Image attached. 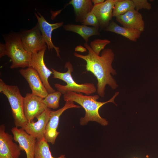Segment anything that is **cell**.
I'll return each mask as SVG.
<instances>
[{
    "instance_id": "cell-21",
    "label": "cell",
    "mask_w": 158,
    "mask_h": 158,
    "mask_svg": "<svg viewBox=\"0 0 158 158\" xmlns=\"http://www.w3.org/2000/svg\"><path fill=\"white\" fill-rule=\"evenodd\" d=\"M65 68L68 69L67 71L65 73H62L56 71L54 68H51L53 72V78L61 80L67 83L68 85H73L78 84L73 79L71 73L73 71L72 65L70 61L66 62L65 65Z\"/></svg>"
},
{
    "instance_id": "cell-29",
    "label": "cell",
    "mask_w": 158,
    "mask_h": 158,
    "mask_svg": "<svg viewBox=\"0 0 158 158\" xmlns=\"http://www.w3.org/2000/svg\"><path fill=\"white\" fill-rule=\"evenodd\" d=\"M104 0H92L91 1L92 3H93L94 5L102 3H103L104 1Z\"/></svg>"
},
{
    "instance_id": "cell-26",
    "label": "cell",
    "mask_w": 158,
    "mask_h": 158,
    "mask_svg": "<svg viewBox=\"0 0 158 158\" xmlns=\"http://www.w3.org/2000/svg\"><path fill=\"white\" fill-rule=\"evenodd\" d=\"M135 6V9L137 11L142 9L148 10L152 8L151 4L147 0H132Z\"/></svg>"
},
{
    "instance_id": "cell-16",
    "label": "cell",
    "mask_w": 158,
    "mask_h": 158,
    "mask_svg": "<svg viewBox=\"0 0 158 158\" xmlns=\"http://www.w3.org/2000/svg\"><path fill=\"white\" fill-rule=\"evenodd\" d=\"M68 4L73 7L76 21L82 23L91 12L94 6L90 0H71L67 5Z\"/></svg>"
},
{
    "instance_id": "cell-27",
    "label": "cell",
    "mask_w": 158,
    "mask_h": 158,
    "mask_svg": "<svg viewBox=\"0 0 158 158\" xmlns=\"http://www.w3.org/2000/svg\"><path fill=\"white\" fill-rule=\"evenodd\" d=\"M6 48L5 44L0 43V57L6 55Z\"/></svg>"
},
{
    "instance_id": "cell-25",
    "label": "cell",
    "mask_w": 158,
    "mask_h": 158,
    "mask_svg": "<svg viewBox=\"0 0 158 158\" xmlns=\"http://www.w3.org/2000/svg\"><path fill=\"white\" fill-rule=\"evenodd\" d=\"M82 24L85 25H91L93 27L100 28L99 21L95 15L92 11L86 16Z\"/></svg>"
},
{
    "instance_id": "cell-30",
    "label": "cell",
    "mask_w": 158,
    "mask_h": 158,
    "mask_svg": "<svg viewBox=\"0 0 158 158\" xmlns=\"http://www.w3.org/2000/svg\"></svg>"
},
{
    "instance_id": "cell-8",
    "label": "cell",
    "mask_w": 158,
    "mask_h": 158,
    "mask_svg": "<svg viewBox=\"0 0 158 158\" xmlns=\"http://www.w3.org/2000/svg\"><path fill=\"white\" fill-rule=\"evenodd\" d=\"M43 98L32 93H26L24 98L23 110L28 122L42 114L47 108L43 102Z\"/></svg>"
},
{
    "instance_id": "cell-24",
    "label": "cell",
    "mask_w": 158,
    "mask_h": 158,
    "mask_svg": "<svg viewBox=\"0 0 158 158\" xmlns=\"http://www.w3.org/2000/svg\"><path fill=\"white\" fill-rule=\"evenodd\" d=\"M110 42L111 41L108 39H97L91 42L90 46L97 54L99 55L100 51Z\"/></svg>"
},
{
    "instance_id": "cell-23",
    "label": "cell",
    "mask_w": 158,
    "mask_h": 158,
    "mask_svg": "<svg viewBox=\"0 0 158 158\" xmlns=\"http://www.w3.org/2000/svg\"><path fill=\"white\" fill-rule=\"evenodd\" d=\"M61 94L60 92L58 91L48 93L43 98V102L48 108L50 109H57L59 106V101Z\"/></svg>"
},
{
    "instance_id": "cell-11",
    "label": "cell",
    "mask_w": 158,
    "mask_h": 158,
    "mask_svg": "<svg viewBox=\"0 0 158 158\" xmlns=\"http://www.w3.org/2000/svg\"><path fill=\"white\" fill-rule=\"evenodd\" d=\"M51 111L50 109L47 108L36 117L37 121L28 122L21 128L27 133L35 138L37 140L44 138L46 126L49 120Z\"/></svg>"
},
{
    "instance_id": "cell-12",
    "label": "cell",
    "mask_w": 158,
    "mask_h": 158,
    "mask_svg": "<svg viewBox=\"0 0 158 158\" xmlns=\"http://www.w3.org/2000/svg\"><path fill=\"white\" fill-rule=\"evenodd\" d=\"M11 130L14 140L19 143L22 150L25 151L26 158H34L36 138L27 133L21 128L15 126Z\"/></svg>"
},
{
    "instance_id": "cell-5",
    "label": "cell",
    "mask_w": 158,
    "mask_h": 158,
    "mask_svg": "<svg viewBox=\"0 0 158 158\" xmlns=\"http://www.w3.org/2000/svg\"><path fill=\"white\" fill-rule=\"evenodd\" d=\"M23 46L31 55L46 49L47 45L37 23L32 29L20 33Z\"/></svg>"
},
{
    "instance_id": "cell-28",
    "label": "cell",
    "mask_w": 158,
    "mask_h": 158,
    "mask_svg": "<svg viewBox=\"0 0 158 158\" xmlns=\"http://www.w3.org/2000/svg\"><path fill=\"white\" fill-rule=\"evenodd\" d=\"M75 49V51L81 52L86 51L87 50L85 47H84L80 45L77 46Z\"/></svg>"
},
{
    "instance_id": "cell-15",
    "label": "cell",
    "mask_w": 158,
    "mask_h": 158,
    "mask_svg": "<svg viewBox=\"0 0 158 158\" xmlns=\"http://www.w3.org/2000/svg\"><path fill=\"white\" fill-rule=\"evenodd\" d=\"M116 18V21L123 26L135 29L141 32L144 30L145 23L142 16L135 9Z\"/></svg>"
},
{
    "instance_id": "cell-20",
    "label": "cell",
    "mask_w": 158,
    "mask_h": 158,
    "mask_svg": "<svg viewBox=\"0 0 158 158\" xmlns=\"http://www.w3.org/2000/svg\"><path fill=\"white\" fill-rule=\"evenodd\" d=\"M49 147L44 138L36 139L34 158H66L64 154H62L57 158L54 157L51 154Z\"/></svg>"
},
{
    "instance_id": "cell-3",
    "label": "cell",
    "mask_w": 158,
    "mask_h": 158,
    "mask_svg": "<svg viewBox=\"0 0 158 158\" xmlns=\"http://www.w3.org/2000/svg\"><path fill=\"white\" fill-rule=\"evenodd\" d=\"M6 55L12 61L11 68L30 66L32 55L26 51L22 44L20 33H11L4 37Z\"/></svg>"
},
{
    "instance_id": "cell-4",
    "label": "cell",
    "mask_w": 158,
    "mask_h": 158,
    "mask_svg": "<svg viewBox=\"0 0 158 158\" xmlns=\"http://www.w3.org/2000/svg\"><path fill=\"white\" fill-rule=\"evenodd\" d=\"M0 92L7 97L10 104L16 127L22 128L28 123L23 110L24 97L21 94L18 87L7 85L0 79Z\"/></svg>"
},
{
    "instance_id": "cell-13",
    "label": "cell",
    "mask_w": 158,
    "mask_h": 158,
    "mask_svg": "<svg viewBox=\"0 0 158 158\" xmlns=\"http://www.w3.org/2000/svg\"><path fill=\"white\" fill-rule=\"evenodd\" d=\"M38 15L35 13V16L37 20V24L43 38L49 50L54 49L57 56L60 57L59 48L56 46L51 40V35L53 30L61 26L63 24V22H59L54 24H50L47 22L44 17L39 13Z\"/></svg>"
},
{
    "instance_id": "cell-18",
    "label": "cell",
    "mask_w": 158,
    "mask_h": 158,
    "mask_svg": "<svg viewBox=\"0 0 158 158\" xmlns=\"http://www.w3.org/2000/svg\"><path fill=\"white\" fill-rule=\"evenodd\" d=\"M54 85L57 91L63 95L68 92H73L90 95L97 91V88L94 84L91 83L78 84L73 85H63L56 83Z\"/></svg>"
},
{
    "instance_id": "cell-1",
    "label": "cell",
    "mask_w": 158,
    "mask_h": 158,
    "mask_svg": "<svg viewBox=\"0 0 158 158\" xmlns=\"http://www.w3.org/2000/svg\"><path fill=\"white\" fill-rule=\"evenodd\" d=\"M84 45L88 51L87 55L74 52V55L85 61L87 71L93 73L97 80V91L98 95L103 97L107 85L113 90L116 89L118 86L111 75L117 74L112 66L115 58L114 53L111 49L107 48L103 50L100 56L97 54L87 43H84Z\"/></svg>"
},
{
    "instance_id": "cell-22",
    "label": "cell",
    "mask_w": 158,
    "mask_h": 158,
    "mask_svg": "<svg viewBox=\"0 0 158 158\" xmlns=\"http://www.w3.org/2000/svg\"><path fill=\"white\" fill-rule=\"evenodd\" d=\"M135 9L132 0H118L113 9V16L116 17Z\"/></svg>"
},
{
    "instance_id": "cell-17",
    "label": "cell",
    "mask_w": 158,
    "mask_h": 158,
    "mask_svg": "<svg viewBox=\"0 0 158 158\" xmlns=\"http://www.w3.org/2000/svg\"><path fill=\"white\" fill-rule=\"evenodd\" d=\"M104 30L105 31L113 32L120 35L134 42L137 41L140 37L141 33V32L137 30L121 26L113 21H111Z\"/></svg>"
},
{
    "instance_id": "cell-2",
    "label": "cell",
    "mask_w": 158,
    "mask_h": 158,
    "mask_svg": "<svg viewBox=\"0 0 158 158\" xmlns=\"http://www.w3.org/2000/svg\"><path fill=\"white\" fill-rule=\"evenodd\" d=\"M119 92H116L112 97L105 102L97 101L99 98L98 95H84L82 93L68 92L64 94V100L75 102L82 106L85 110V115L80 119V124L84 125L89 121H95L102 125L105 126L108 124V122L105 119L101 117L99 113V109L105 104L111 102L115 104L114 99L119 94Z\"/></svg>"
},
{
    "instance_id": "cell-6",
    "label": "cell",
    "mask_w": 158,
    "mask_h": 158,
    "mask_svg": "<svg viewBox=\"0 0 158 158\" xmlns=\"http://www.w3.org/2000/svg\"><path fill=\"white\" fill-rule=\"evenodd\" d=\"M64 106L56 111H51L50 114L49 120L46 128L44 136L45 140L48 142L54 144L56 139L59 133L57 131L61 115L66 110L71 108H79L81 106L76 105L72 101H67Z\"/></svg>"
},
{
    "instance_id": "cell-14",
    "label": "cell",
    "mask_w": 158,
    "mask_h": 158,
    "mask_svg": "<svg viewBox=\"0 0 158 158\" xmlns=\"http://www.w3.org/2000/svg\"><path fill=\"white\" fill-rule=\"evenodd\" d=\"M118 0H106L102 3L94 5L92 12L96 17L100 28L104 29L111 21L114 6Z\"/></svg>"
},
{
    "instance_id": "cell-7",
    "label": "cell",
    "mask_w": 158,
    "mask_h": 158,
    "mask_svg": "<svg viewBox=\"0 0 158 158\" xmlns=\"http://www.w3.org/2000/svg\"><path fill=\"white\" fill-rule=\"evenodd\" d=\"M4 124L0 126V158H19L22 149L14 142L13 137L5 131Z\"/></svg>"
},
{
    "instance_id": "cell-9",
    "label": "cell",
    "mask_w": 158,
    "mask_h": 158,
    "mask_svg": "<svg viewBox=\"0 0 158 158\" xmlns=\"http://www.w3.org/2000/svg\"><path fill=\"white\" fill-rule=\"evenodd\" d=\"M46 49L32 55L30 66L33 67L37 72L48 93L56 91L50 85L48 81L49 78L52 74L50 71L46 66L44 61V56Z\"/></svg>"
},
{
    "instance_id": "cell-10",
    "label": "cell",
    "mask_w": 158,
    "mask_h": 158,
    "mask_svg": "<svg viewBox=\"0 0 158 158\" xmlns=\"http://www.w3.org/2000/svg\"><path fill=\"white\" fill-rule=\"evenodd\" d=\"M20 74L28 82L33 94L44 98L48 94L36 70L32 67L19 70Z\"/></svg>"
},
{
    "instance_id": "cell-19",
    "label": "cell",
    "mask_w": 158,
    "mask_h": 158,
    "mask_svg": "<svg viewBox=\"0 0 158 158\" xmlns=\"http://www.w3.org/2000/svg\"><path fill=\"white\" fill-rule=\"evenodd\" d=\"M63 28L66 30L71 31L80 35L87 43L89 37L92 36L99 35V28L90 27L84 25L68 24L64 25Z\"/></svg>"
}]
</instances>
